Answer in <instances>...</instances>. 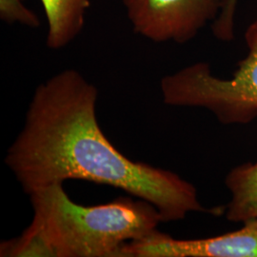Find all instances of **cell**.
<instances>
[{
  "mask_svg": "<svg viewBox=\"0 0 257 257\" xmlns=\"http://www.w3.org/2000/svg\"><path fill=\"white\" fill-rule=\"evenodd\" d=\"M25 0H0V19L8 24L19 23L27 27L37 28L40 21L36 13L24 4Z\"/></svg>",
  "mask_w": 257,
  "mask_h": 257,
  "instance_id": "cell-8",
  "label": "cell"
},
{
  "mask_svg": "<svg viewBox=\"0 0 257 257\" xmlns=\"http://www.w3.org/2000/svg\"><path fill=\"white\" fill-rule=\"evenodd\" d=\"M239 0H224L220 14L211 24V31L216 39L230 42L235 37V14Z\"/></svg>",
  "mask_w": 257,
  "mask_h": 257,
  "instance_id": "cell-9",
  "label": "cell"
},
{
  "mask_svg": "<svg viewBox=\"0 0 257 257\" xmlns=\"http://www.w3.org/2000/svg\"><path fill=\"white\" fill-rule=\"evenodd\" d=\"M124 257H257V220L209 238L181 240L156 230L146 238L128 244Z\"/></svg>",
  "mask_w": 257,
  "mask_h": 257,
  "instance_id": "cell-5",
  "label": "cell"
},
{
  "mask_svg": "<svg viewBox=\"0 0 257 257\" xmlns=\"http://www.w3.org/2000/svg\"><path fill=\"white\" fill-rule=\"evenodd\" d=\"M136 34L156 43L191 41L220 14L224 0H122Z\"/></svg>",
  "mask_w": 257,
  "mask_h": 257,
  "instance_id": "cell-4",
  "label": "cell"
},
{
  "mask_svg": "<svg viewBox=\"0 0 257 257\" xmlns=\"http://www.w3.org/2000/svg\"><path fill=\"white\" fill-rule=\"evenodd\" d=\"M30 198L33 220L19 237L1 244V256L124 257L128 244L152 235L163 222L154 205L139 198L76 204L63 184L40 188Z\"/></svg>",
  "mask_w": 257,
  "mask_h": 257,
  "instance_id": "cell-2",
  "label": "cell"
},
{
  "mask_svg": "<svg viewBox=\"0 0 257 257\" xmlns=\"http://www.w3.org/2000/svg\"><path fill=\"white\" fill-rule=\"evenodd\" d=\"M97 97L96 87L73 69L37 87L5 158L24 193L78 179L151 203L163 222L209 211L193 184L171 171L133 161L110 143L97 121Z\"/></svg>",
  "mask_w": 257,
  "mask_h": 257,
  "instance_id": "cell-1",
  "label": "cell"
},
{
  "mask_svg": "<svg viewBox=\"0 0 257 257\" xmlns=\"http://www.w3.org/2000/svg\"><path fill=\"white\" fill-rule=\"evenodd\" d=\"M248 54L230 78L211 73L206 62H196L160 82L163 101L174 107L210 110L224 125H246L257 118V19L246 30Z\"/></svg>",
  "mask_w": 257,
  "mask_h": 257,
  "instance_id": "cell-3",
  "label": "cell"
},
{
  "mask_svg": "<svg viewBox=\"0 0 257 257\" xmlns=\"http://www.w3.org/2000/svg\"><path fill=\"white\" fill-rule=\"evenodd\" d=\"M230 194L226 217L231 222L257 220V161L232 169L225 179Z\"/></svg>",
  "mask_w": 257,
  "mask_h": 257,
  "instance_id": "cell-7",
  "label": "cell"
},
{
  "mask_svg": "<svg viewBox=\"0 0 257 257\" xmlns=\"http://www.w3.org/2000/svg\"><path fill=\"white\" fill-rule=\"evenodd\" d=\"M48 23L47 46L59 50L82 32L90 0H40Z\"/></svg>",
  "mask_w": 257,
  "mask_h": 257,
  "instance_id": "cell-6",
  "label": "cell"
}]
</instances>
